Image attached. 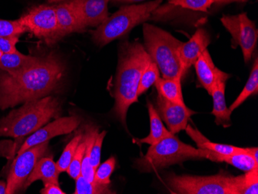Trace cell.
Segmentation results:
<instances>
[{
  "label": "cell",
  "mask_w": 258,
  "mask_h": 194,
  "mask_svg": "<svg viewBox=\"0 0 258 194\" xmlns=\"http://www.w3.org/2000/svg\"><path fill=\"white\" fill-rule=\"evenodd\" d=\"M66 67L54 52L43 56L37 66L11 75L0 70V109L48 96L61 85Z\"/></svg>",
  "instance_id": "1"
},
{
  "label": "cell",
  "mask_w": 258,
  "mask_h": 194,
  "mask_svg": "<svg viewBox=\"0 0 258 194\" xmlns=\"http://www.w3.org/2000/svg\"><path fill=\"white\" fill-rule=\"evenodd\" d=\"M151 59L144 45L139 42H123L118 51V63L114 82V113L124 125L127 110L138 102L137 91L143 72Z\"/></svg>",
  "instance_id": "2"
},
{
  "label": "cell",
  "mask_w": 258,
  "mask_h": 194,
  "mask_svg": "<svg viewBox=\"0 0 258 194\" xmlns=\"http://www.w3.org/2000/svg\"><path fill=\"white\" fill-rule=\"evenodd\" d=\"M61 111L60 101L48 96L23 103L0 119V137L20 138L28 136L58 118Z\"/></svg>",
  "instance_id": "3"
},
{
  "label": "cell",
  "mask_w": 258,
  "mask_h": 194,
  "mask_svg": "<svg viewBox=\"0 0 258 194\" xmlns=\"http://www.w3.org/2000/svg\"><path fill=\"white\" fill-rule=\"evenodd\" d=\"M211 152L185 144L171 133L159 143L151 145L146 155L135 162L136 169L143 173L182 164L189 159H210Z\"/></svg>",
  "instance_id": "4"
},
{
  "label": "cell",
  "mask_w": 258,
  "mask_h": 194,
  "mask_svg": "<svg viewBox=\"0 0 258 194\" xmlns=\"http://www.w3.org/2000/svg\"><path fill=\"white\" fill-rule=\"evenodd\" d=\"M163 0H152L142 4L123 6L92 31V40L104 47L125 36L136 26L144 24L156 12Z\"/></svg>",
  "instance_id": "5"
},
{
  "label": "cell",
  "mask_w": 258,
  "mask_h": 194,
  "mask_svg": "<svg viewBox=\"0 0 258 194\" xmlns=\"http://www.w3.org/2000/svg\"><path fill=\"white\" fill-rule=\"evenodd\" d=\"M144 47L152 61L157 65L162 78H182L179 48L182 42L166 30L143 24Z\"/></svg>",
  "instance_id": "6"
},
{
  "label": "cell",
  "mask_w": 258,
  "mask_h": 194,
  "mask_svg": "<svg viewBox=\"0 0 258 194\" xmlns=\"http://www.w3.org/2000/svg\"><path fill=\"white\" fill-rule=\"evenodd\" d=\"M165 180L174 193L236 194L234 176L227 173L204 176L171 173Z\"/></svg>",
  "instance_id": "7"
},
{
  "label": "cell",
  "mask_w": 258,
  "mask_h": 194,
  "mask_svg": "<svg viewBox=\"0 0 258 194\" xmlns=\"http://www.w3.org/2000/svg\"><path fill=\"white\" fill-rule=\"evenodd\" d=\"M19 20L27 32H30L49 46L61 40L54 5L32 7Z\"/></svg>",
  "instance_id": "8"
},
{
  "label": "cell",
  "mask_w": 258,
  "mask_h": 194,
  "mask_svg": "<svg viewBox=\"0 0 258 194\" xmlns=\"http://www.w3.org/2000/svg\"><path fill=\"white\" fill-rule=\"evenodd\" d=\"M220 21L231 35L233 47L241 48L243 60L248 63L257 43L258 31L254 23L244 13L224 16Z\"/></svg>",
  "instance_id": "9"
},
{
  "label": "cell",
  "mask_w": 258,
  "mask_h": 194,
  "mask_svg": "<svg viewBox=\"0 0 258 194\" xmlns=\"http://www.w3.org/2000/svg\"><path fill=\"white\" fill-rule=\"evenodd\" d=\"M49 142L29 148L17 154L9 172L7 179V194L23 191V186L39 159L48 151Z\"/></svg>",
  "instance_id": "10"
},
{
  "label": "cell",
  "mask_w": 258,
  "mask_h": 194,
  "mask_svg": "<svg viewBox=\"0 0 258 194\" xmlns=\"http://www.w3.org/2000/svg\"><path fill=\"white\" fill-rule=\"evenodd\" d=\"M81 121V118L75 115L56 118L55 121L46 124L43 128H39L29 136L19 149L17 154L28 150L29 148L49 142L56 136L72 133L79 126Z\"/></svg>",
  "instance_id": "11"
},
{
  "label": "cell",
  "mask_w": 258,
  "mask_h": 194,
  "mask_svg": "<svg viewBox=\"0 0 258 194\" xmlns=\"http://www.w3.org/2000/svg\"><path fill=\"white\" fill-rule=\"evenodd\" d=\"M156 110L159 116L167 124L169 131L173 134L185 130L188 121L196 111L178 104L173 103L158 95L156 98Z\"/></svg>",
  "instance_id": "12"
},
{
  "label": "cell",
  "mask_w": 258,
  "mask_h": 194,
  "mask_svg": "<svg viewBox=\"0 0 258 194\" xmlns=\"http://www.w3.org/2000/svg\"><path fill=\"white\" fill-rule=\"evenodd\" d=\"M210 43V37L207 30L198 29L190 39L182 43L179 48V58L181 74L183 77L191 66L194 65L203 52L207 50Z\"/></svg>",
  "instance_id": "13"
},
{
  "label": "cell",
  "mask_w": 258,
  "mask_h": 194,
  "mask_svg": "<svg viewBox=\"0 0 258 194\" xmlns=\"http://www.w3.org/2000/svg\"><path fill=\"white\" fill-rule=\"evenodd\" d=\"M72 2L86 28L98 27L109 17V0H72Z\"/></svg>",
  "instance_id": "14"
},
{
  "label": "cell",
  "mask_w": 258,
  "mask_h": 194,
  "mask_svg": "<svg viewBox=\"0 0 258 194\" xmlns=\"http://www.w3.org/2000/svg\"><path fill=\"white\" fill-rule=\"evenodd\" d=\"M199 82L210 95L214 87L220 82H227L230 75L220 70L213 61L208 50H205L194 63Z\"/></svg>",
  "instance_id": "15"
},
{
  "label": "cell",
  "mask_w": 258,
  "mask_h": 194,
  "mask_svg": "<svg viewBox=\"0 0 258 194\" xmlns=\"http://www.w3.org/2000/svg\"><path fill=\"white\" fill-rule=\"evenodd\" d=\"M55 10L61 39L72 33H83L86 30V27L77 14L72 0L58 4L55 6Z\"/></svg>",
  "instance_id": "16"
},
{
  "label": "cell",
  "mask_w": 258,
  "mask_h": 194,
  "mask_svg": "<svg viewBox=\"0 0 258 194\" xmlns=\"http://www.w3.org/2000/svg\"><path fill=\"white\" fill-rule=\"evenodd\" d=\"M42 59L43 56L23 54L18 50L14 53H4L0 57V70L11 75H17L37 66Z\"/></svg>",
  "instance_id": "17"
},
{
  "label": "cell",
  "mask_w": 258,
  "mask_h": 194,
  "mask_svg": "<svg viewBox=\"0 0 258 194\" xmlns=\"http://www.w3.org/2000/svg\"><path fill=\"white\" fill-rule=\"evenodd\" d=\"M60 174L56 163L53 161V156L42 157L39 159L30 176L27 178L23 186V191L26 190L32 183L37 180H42L43 183L52 182L59 185L58 179Z\"/></svg>",
  "instance_id": "18"
},
{
  "label": "cell",
  "mask_w": 258,
  "mask_h": 194,
  "mask_svg": "<svg viewBox=\"0 0 258 194\" xmlns=\"http://www.w3.org/2000/svg\"><path fill=\"white\" fill-rule=\"evenodd\" d=\"M185 130L188 136H190V138L197 143L198 148L202 149V150H207V151L216 153V154L224 155V156L240 153L245 150V148H239L237 146H230V145L213 143V142L210 141L207 137H205L198 130L192 128L189 124H187Z\"/></svg>",
  "instance_id": "19"
},
{
  "label": "cell",
  "mask_w": 258,
  "mask_h": 194,
  "mask_svg": "<svg viewBox=\"0 0 258 194\" xmlns=\"http://www.w3.org/2000/svg\"><path fill=\"white\" fill-rule=\"evenodd\" d=\"M226 82L217 84L210 95L214 100V108L212 114L215 116V122L217 125L227 128L231 125V111L227 108L225 99Z\"/></svg>",
  "instance_id": "20"
},
{
  "label": "cell",
  "mask_w": 258,
  "mask_h": 194,
  "mask_svg": "<svg viewBox=\"0 0 258 194\" xmlns=\"http://www.w3.org/2000/svg\"><path fill=\"white\" fill-rule=\"evenodd\" d=\"M181 79V77L174 78H159L155 83L158 95H160L171 102L185 106L182 97Z\"/></svg>",
  "instance_id": "21"
},
{
  "label": "cell",
  "mask_w": 258,
  "mask_h": 194,
  "mask_svg": "<svg viewBox=\"0 0 258 194\" xmlns=\"http://www.w3.org/2000/svg\"><path fill=\"white\" fill-rule=\"evenodd\" d=\"M209 159L213 162H218V163L224 162V163H228L245 172H248L254 168L258 167V162L255 160L251 155L247 153L246 148L243 152L229 155V156L212 153Z\"/></svg>",
  "instance_id": "22"
},
{
  "label": "cell",
  "mask_w": 258,
  "mask_h": 194,
  "mask_svg": "<svg viewBox=\"0 0 258 194\" xmlns=\"http://www.w3.org/2000/svg\"><path fill=\"white\" fill-rule=\"evenodd\" d=\"M147 106L149 119H150V133L146 138L139 140V142L140 143H146L151 146L159 143L166 136H169L171 132L164 126L162 118L159 116L157 110L149 101H147Z\"/></svg>",
  "instance_id": "23"
},
{
  "label": "cell",
  "mask_w": 258,
  "mask_h": 194,
  "mask_svg": "<svg viewBox=\"0 0 258 194\" xmlns=\"http://www.w3.org/2000/svg\"><path fill=\"white\" fill-rule=\"evenodd\" d=\"M98 134L97 128L94 126H88L86 128V133L84 135V137L86 140V148H85L83 161L81 165V175L90 182H94V178H95V170L91 164V151Z\"/></svg>",
  "instance_id": "24"
},
{
  "label": "cell",
  "mask_w": 258,
  "mask_h": 194,
  "mask_svg": "<svg viewBox=\"0 0 258 194\" xmlns=\"http://www.w3.org/2000/svg\"><path fill=\"white\" fill-rule=\"evenodd\" d=\"M236 194L258 193V167L248 171L246 174L234 176Z\"/></svg>",
  "instance_id": "25"
},
{
  "label": "cell",
  "mask_w": 258,
  "mask_h": 194,
  "mask_svg": "<svg viewBox=\"0 0 258 194\" xmlns=\"http://www.w3.org/2000/svg\"><path fill=\"white\" fill-rule=\"evenodd\" d=\"M258 92V58H255L251 72L247 84L243 88V91L240 92L237 99L233 101V103L230 105L229 110L233 112L236 108H238L241 104H243L250 95H256Z\"/></svg>",
  "instance_id": "26"
},
{
  "label": "cell",
  "mask_w": 258,
  "mask_h": 194,
  "mask_svg": "<svg viewBox=\"0 0 258 194\" xmlns=\"http://www.w3.org/2000/svg\"><path fill=\"white\" fill-rule=\"evenodd\" d=\"M76 180L75 194H111L115 193L111 189V184H103L99 182H90L84 176H78Z\"/></svg>",
  "instance_id": "27"
},
{
  "label": "cell",
  "mask_w": 258,
  "mask_h": 194,
  "mask_svg": "<svg viewBox=\"0 0 258 194\" xmlns=\"http://www.w3.org/2000/svg\"><path fill=\"white\" fill-rule=\"evenodd\" d=\"M160 77V72L157 65L151 60L141 76L137 91L138 96L146 93L152 85H155Z\"/></svg>",
  "instance_id": "28"
},
{
  "label": "cell",
  "mask_w": 258,
  "mask_h": 194,
  "mask_svg": "<svg viewBox=\"0 0 258 194\" xmlns=\"http://www.w3.org/2000/svg\"><path fill=\"white\" fill-rule=\"evenodd\" d=\"M83 133H79L67 145L60 159H58V161L56 163V167H57V169L60 173L67 172V170H68L70 164L72 163L77 148H78L80 142L83 138Z\"/></svg>",
  "instance_id": "29"
},
{
  "label": "cell",
  "mask_w": 258,
  "mask_h": 194,
  "mask_svg": "<svg viewBox=\"0 0 258 194\" xmlns=\"http://www.w3.org/2000/svg\"><path fill=\"white\" fill-rule=\"evenodd\" d=\"M85 148H86V140H85L83 136V138L80 142L75 155H74L72 163H71L68 170H67L68 174L72 179H78V176H81V165H82V161H83Z\"/></svg>",
  "instance_id": "30"
},
{
  "label": "cell",
  "mask_w": 258,
  "mask_h": 194,
  "mask_svg": "<svg viewBox=\"0 0 258 194\" xmlns=\"http://www.w3.org/2000/svg\"><path fill=\"white\" fill-rule=\"evenodd\" d=\"M25 27L22 25L20 20H0V37H20L26 33Z\"/></svg>",
  "instance_id": "31"
},
{
  "label": "cell",
  "mask_w": 258,
  "mask_h": 194,
  "mask_svg": "<svg viewBox=\"0 0 258 194\" xmlns=\"http://www.w3.org/2000/svg\"><path fill=\"white\" fill-rule=\"evenodd\" d=\"M115 165L116 160L114 157H111L101 166L99 165L95 170L94 181L103 184H111L110 177L114 172Z\"/></svg>",
  "instance_id": "32"
},
{
  "label": "cell",
  "mask_w": 258,
  "mask_h": 194,
  "mask_svg": "<svg viewBox=\"0 0 258 194\" xmlns=\"http://www.w3.org/2000/svg\"><path fill=\"white\" fill-rule=\"evenodd\" d=\"M169 4L175 7H182L188 10L207 12L211 6L214 5V0H168Z\"/></svg>",
  "instance_id": "33"
},
{
  "label": "cell",
  "mask_w": 258,
  "mask_h": 194,
  "mask_svg": "<svg viewBox=\"0 0 258 194\" xmlns=\"http://www.w3.org/2000/svg\"><path fill=\"white\" fill-rule=\"evenodd\" d=\"M106 133V131H102L97 135L96 140L91 149V164L95 170H96L101 163V148Z\"/></svg>",
  "instance_id": "34"
},
{
  "label": "cell",
  "mask_w": 258,
  "mask_h": 194,
  "mask_svg": "<svg viewBox=\"0 0 258 194\" xmlns=\"http://www.w3.org/2000/svg\"><path fill=\"white\" fill-rule=\"evenodd\" d=\"M20 37H0V50L3 53H14L17 51L16 45L19 42Z\"/></svg>",
  "instance_id": "35"
},
{
  "label": "cell",
  "mask_w": 258,
  "mask_h": 194,
  "mask_svg": "<svg viewBox=\"0 0 258 194\" xmlns=\"http://www.w3.org/2000/svg\"><path fill=\"white\" fill-rule=\"evenodd\" d=\"M44 187L40 190L42 194H65L64 191L62 190L60 186L52 182H45L43 183Z\"/></svg>",
  "instance_id": "36"
},
{
  "label": "cell",
  "mask_w": 258,
  "mask_h": 194,
  "mask_svg": "<svg viewBox=\"0 0 258 194\" xmlns=\"http://www.w3.org/2000/svg\"><path fill=\"white\" fill-rule=\"evenodd\" d=\"M246 0H214V4L217 5H225V4H231L234 2H243Z\"/></svg>",
  "instance_id": "37"
},
{
  "label": "cell",
  "mask_w": 258,
  "mask_h": 194,
  "mask_svg": "<svg viewBox=\"0 0 258 194\" xmlns=\"http://www.w3.org/2000/svg\"><path fill=\"white\" fill-rule=\"evenodd\" d=\"M246 150H247V153L251 155L253 158H254L255 160L258 162V150L257 148H246Z\"/></svg>",
  "instance_id": "38"
},
{
  "label": "cell",
  "mask_w": 258,
  "mask_h": 194,
  "mask_svg": "<svg viewBox=\"0 0 258 194\" xmlns=\"http://www.w3.org/2000/svg\"><path fill=\"white\" fill-rule=\"evenodd\" d=\"M7 183L5 180H0V194H7Z\"/></svg>",
  "instance_id": "39"
},
{
  "label": "cell",
  "mask_w": 258,
  "mask_h": 194,
  "mask_svg": "<svg viewBox=\"0 0 258 194\" xmlns=\"http://www.w3.org/2000/svg\"><path fill=\"white\" fill-rule=\"evenodd\" d=\"M145 0H109V2L127 3V4H134V3L142 2Z\"/></svg>",
  "instance_id": "40"
},
{
  "label": "cell",
  "mask_w": 258,
  "mask_h": 194,
  "mask_svg": "<svg viewBox=\"0 0 258 194\" xmlns=\"http://www.w3.org/2000/svg\"><path fill=\"white\" fill-rule=\"evenodd\" d=\"M69 0H47L49 4H60V3L66 2Z\"/></svg>",
  "instance_id": "41"
},
{
  "label": "cell",
  "mask_w": 258,
  "mask_h": 194,
  "mask_svg": "<svg viewBox=\"0 0 258 194\" xmlns=\"http://www.w3.org/2000/svg\"><path fill=\"white\" fill-rule=\"evenodd\" d=\"M3 54H4V53H3V52L1 51V50H0V57H1V56H2Z\"/></svg>",
  "instance_id": "42"
}]
</instances>
